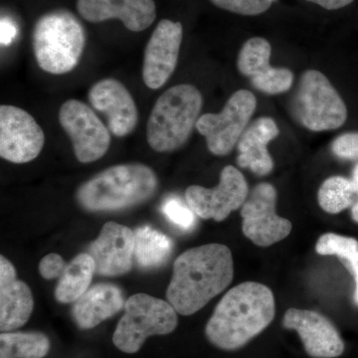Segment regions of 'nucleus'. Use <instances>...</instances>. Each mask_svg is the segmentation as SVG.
<instances>
[{
    "label": "nucleus",
    "mask_w": 358,
    "mask_h": 358,
    "mask_svg": "<svg viewBox=\"0 0 358 358\" xmlns=\"http://www.w3.org/2000/svg\"><path fill=\"white\" fill-rule=\"evenodd\" d=\"M234 275L232 254L222 244L187 250L173 264L166 291L169 303L181 315H192L222 293Z\"/></svg>",
    "instance_id": "1"
},
{
    "label": "nucleus",
    "mask_w": 358,
    "mask_h": 358,
    "mask_svg": "<svg viewBox=\"0 0 358 358\" xmlns=\"http://www.w3.org/2000/svg\"><path fill=\"white\" fill-rule=\"evenodd\" d=\"M275 312L274 294L268 287L242 282L218 303L205 327V336L220 350H239L267 329Z\"/></svg>",
    "instance_id": "2"
},
{
    "label": "nucleus",
    "mask_w": 358,
    "mask_h": 358,
    "mask_svg": "<svg viewBox=\"0 0 358 358\" xmlns=\"http://www.w3.org/2000/svg\"><path fill=\"white\" fill-rule=\"evenodd\" d=\"M159 186L157 174L143 164L110 166L80 186L76 200L89 212L120 211L145 203Z\"/></svg>",
    "instance_id": "3"
},
{
    "label": "nucleus",
    "mask_w": 358,
    "mask_h": 358,
    "mask_svg": "<svg viewBox=\"0 0 358 358\" xmlns=\"http://www.w3.org/2000/svg\"><path fill=\"white\" fill-rule=\"evenodd\" d=\"M203 98L196 87L176 85L157 99L147 124V140L157 152H171L185 145L196 128Z\"/></svg>",
    "instance_id": "4"
},
{
    "label": "nucleus",
    "mask_w": 358,
    "mask_h": 358,
    "mask_svg": "<svg viewBox=\"0 0 358 358\" xmlns=\"http://www.w3.org/2000/svg\"><path fill=\"white\" fill-rule=\"evenodd\" d=\"M85 44L84 27L69 11L44 14L33 30L35 60L49 74L63 75L74 70L82 57Z\"/></svg>",
    "instance_id": "5"
},
{
    "label": "nucleus",
    "mask_w": 358,
    "mask_h": 358,
    "mask_svg": "<svg viewBox=\"0 0 358 358\" xmlns=\"http://www.w3.org/2000/svg\"><path fill=\"white\" fill-rule=\"evenodd\" d=\"M124 310L113 343L129 355L138 352L150 336H166L178 327V315L173 306L150 294H134L126 301Z\"/></svg>",
    "instance_id": "6"
},
{
    "label": "nucleus",
    "mask_w": 358,
    "mask_h": 358,
    "mask_svg": "<svg viewBox=\"0 0 358 358\" xmlns=\"http://www.w3.org/2000/svg\"><path fill=\"white\" fill-rule=\"evenodd\" d=\"M293 112L301 126L312 131H333L343 126L348 119L343 98L317 70H308L301 75Z\"/></svg>",
    "instance_id": "7"
},
{
    "label": "nucleus",
    "mask_w": 358,
    "mask_h": 358,
    "mask_svg": "<svg viewBox=\"0 0 358 358\" xmlns=\"http://www.w3.org/2000/svg\"><path fill=\"white\" fill-rule=\"evenodd\" d=\"M257 99L248 90H239L230 96L218 114H204L196 124L199 133L206 138L209 152L217 157L229 155L255 113Z\"/></svg>",
    "instance_id": "8"
},
{
    "label": "nucleus",
    "mask_w": 358,
    "mask_h": 358,
    "mask_svg": "<svg viewBox=\"0 0 358 358\" xmlns=\"http://www.w3.org/2000/svg\"><path fill=\"white\" fill-rule=\"evenodd\" d=\"M59 122L72 141L80 162L90 164L107 154L110 129L88 105L78 100L66 101L59 110Z\"/></svg>",
    "instance_id": "9"
},
{
    "label": "nucleus",
    "mask_w": 358,
    "mask_h": 358,
    "mask_svg": "<svg viewBox=\"0 0 358 358\" xmlns=\"http://www.w3.org/2000/svg\"><path fill=\"white\" fill-rule=\"evenodd\" d=\"M248 193V183L243 174L234 166H227L221 171L217 186L213 188L189 186L186 189L185 199L188 206L200 218L220 222L231 212L243 206Z\"/></svg>",
    "instance_id": "10"
},
{
    "label": "nucleus",
    "mask_w": 358,
    "mask_h": 358,
    "mask_svg": "<svg viewBox=\"0 0 358 358\" xmlns=\"http://www.w3.org/2000/svg\"><path fill=\"white\" fill-rule=\"evenodd\" d=\"M277 192L270 183H260L241 207L242 231L254 244L268 247L288 237L292 223L275 213Z\"/></svg>",
    "instance_id": "11"
},
{
    "label": "nucleus",
    "mask_w": 358,
    "mask_h": 358,
    "mask_svg": "<svg viewBox=\"0 0 358 358\" xmlns=\"http://www.w3.org/2000/svg\"><path fill=\"white\" fill-rule=\"evenodd\" d=\"M43 129L34 117L15 106L0 107V157L13 164L36 159L44 147Z\"/></svg>",
    "instance_id": "12"
},
{
    "label": "nucleus",
    "mask_w": 358,
    "mask_h": 358,
    "mask_svg": "<svg viewBox=\"0 0 358 358\" xmlns=\"http://www.w3.org/2000/svg\"><path fill=\"white\" fill-rule=\"evenodd\" d=\"M182 36L180 22L159 21L148 40L143 58V79L148 88H162L173 74L178 66Z\"/></svg>",
    "instance_id": "13"
},
{
    "label": "nucleus",
    "mask_w": 358,
    "mask_h": 358,
    "mask_svg": "<svg viewBox=\"0 0 358 358\" xmlns=\"http://www.w3.org/2000/svg\"><path fill=\"white\" fill-rule=\"evenodd\" d=\"M272 47L263 37H253L245 42L238 56L237 68L259 91L268 95H279L291 89L294 74L287 68L270 64Z\"/></svg>",
    "instance_id": "14"
},
{
    "label": "nucleus",
    "mask_w": 358,
    "mask_h": 358,
    "mask_svg": "<svg viewBox=\"0 0 358 358\" xmlns=\"http://www.w3.org/2000/svg\"><path fill=\"white\" fill-rule=\"evenodd\" d=\"M286 329L299 334L306 352L313 358H336L345 352V343L331 320L313 310L289 308L282 320Z\"/></svg>",
    "instance_id": "15"
},
{
    "label": "nucleus",
    "mask_w": 358,
    "mask_h": 358,
    "mask_svg": "<svg viewBox=\"0 0 358 358\" xmlns=\"http://www.w3.org/2000/svg\"><path fill=\"white\" fill-rule=\"evenodd\" d=\"M92 107L102 113L108 129L117 138L133 133L138 122V112L133 96L124 84L108 78L96 82L89 92Z\"/></svg>",
    "instance_id": "16"
},
{
    "label": "nucleus",
    "mask_w": 358,
    "mask_h": 358,
    "mask_svg": "<svg viewBox=\"0 0 358 358\" xmlns=\"http://www.w3.org/2000/svg\"><path fill=\"white\" fill-rule=\"evenodd\" d=\"M134 231L127 226L106 223L88 248L95 261L96 274L117 277L129 273L134 260Z\"/></svg>",
    "instance_id": "17"
},
{
    "label": "nucleus",
    "mask_w": 358,
    "mask_h": 358,
    "mask_svg": "<svg viewBox=\"0 0 358 358\" xmlns=\"http://www.w3.org/2000/svg\"><path fill=\"white\" fill-rule=\"evenodd\" d=\"M77 10L89 22L119 20L133 32L147 29L157 17L154 0H77Z\"/></svg>",
    "instance_id": "18"
},
{
    "label": "nucleus",
    "mask_w": 358,
    "mask_h": 358,
    "mask_svg": "<svg viewBox=\"0 0 358 358\" xmlns=\"http://www.w3.org/2000/svg\"><path fill=\"white\" fill-rule=\"evenodd\" d=\"M34 308L31 289L17 280L15 268L0 257V329L13 331L24 326Z\"/></svg>",
    "instance_id": "19"
},
{
    "label": "nucleus",
    "mask_w": 358,
    "mask_h": 358,
    "mask_svg": "<svg viewBox=\"0 0 358 358\" xmlns=\"http://www.w3.org/2000/svg\"><path fill=\"white\" fill-rule=\"evenodd\" d=\"M279 134L280 129L272 117H263L252 122L237 143L238 166L249 169L257 176L270 173L274 169V162L268 154V145Z\"/></svg>",
    "instance_id": "20"
},
{
    "label": "nucleus",
    "mask_w": 358,
    "mask_h": 358,
    "mask_svg": "<svg viewBox=\"0 0 358 358\" xmlns=\"http://www.w3.org/2000/svg\"><path fill=\"white\" fill-rule=\"evenodd\" d=\"M122 289L109 282L95 285L75 301L72 317L80 329H91L124 308Z\"/></svg>",
    "instance_id": "21"
},
{
    "label": "nucleus",
    "mask_w": 358,
    "mask_h": 358,
    "mask_svg": "<svg viewBox=\"0 0 358 358\" xmlns=\"http://www.w3.org/2000/svg\"><path fill=\"white\" fill-rule=\"evenodd\" d=\"M96 264L89 253H81L66 265L55 289L59 303H75L90 289Z\"/></svg>",
    "instance_id": "22"
},
{
    "label": "nucleus",
    "mask_w": 358,
    "mask_h": 358,
    "mask_svg": "<svg viewBox=\"0 0 358 358\" xmlns=\"http://www.w3.org/2000/svg\"><path fill=\"white\" fill-rule=\"evenodd\" d=\"M134 261L145 270L162 267L173 253L171 238L150 226L134 231Z\"/></svg>",
    "instance_id": "23"
},
{
    "label": "nucleus",
    "mask_w": 358,
    "mask_h": 358,
    "mask_svg": "<svg viewBox=\"0 0 358 358\" xmlns=\"http://www.w3.org/2000/svg\"><path fill=\"white\" fill-rule=\"evenodd\" d=\"M48 336L40 331L0 334V358H44L50 350Z\"/></svg>",
    "instance_id": "24"
},
{
    "label": "nucleus",
    "mask_w": 358,
    "mask_h": 358,
    "mask_svg": "<svg viewBox=\"0 0 358 358\" xmlns=\"http://www.w3.org/2000/svg\"><path fill=\"white\" fill-rule=\"evenodd\" d=\"M357 193L352 180L343 176H331L320 186L317 200L322 210L338 214L352 206Z\"/></svg>",
    "instance_id": "25"
},
{
    "label": "nucleus",
    "mask_w": 358,
    "mask_h": 358,
    "mask_svg": "<svg viewBox=\"0 0 358 358\" xmlns=\"http://www.w3.org/2000/svg\"><path fill=\"white\" fill-rule=\"evenodd\" d=\"M315 251L320 255H336L341 262L348 264L357 255L358 242L355 238L341 236V235L327 233L320 237L315 246Z\"/></svg>",
    "instance_id": "26"
},
{
    "label": "nucleus",
    "mask_w": 358,
    "mask_h": 358,
    "mask_svg": "<svg viewBox=\"0 0 358 358\" xmlns=\"http://www.w3.org/2000/svg\"><path fill=\"white\" fill-rule=\"evenodd\" d=\"M162 211L167 220L182 231L194 229L196 224V214L186 206L178 197H169L162 205Z\"/></svg>",
    "instance_id": "27"
},
{
    "label": "nucleus",
    "mask_w": 358,
    "mask_h": 358,
    "mask_svg": "<svg viewBox=\"0 0 358 358\" xmlns=\"http://www.w3.org/2000/svg\"><path fill=\"white\" fill-rule=\"evenodd\" d=\"M214 6L240 15H260L270 8L273 2L268 0H210Z\"/></svg>",
    "instance_id": "28"
},
{
    "label": "nucleus",
    "mask_w": 358,
    "mask_h": 358,
    "mask_svg": "<svg viewBox=\"0 0 358 358\" xmlns=\"http://www.w3.org/2000/svg\"><path fill=\"white\" fill-rule=\"evenodd\" d=\"M331 150L341 159L358 160V133H345L333 141Z\"/></svg>",
    "instance_id": "29"
},
{
    "label": "nucleus",
    "mask_w": 358,
    "mask_h": 358,
    "mask_svg": "<svg viewBox=\"0 0 358 358\" xmlns=\"http://www.w3.org/2000/svg\"><path fill=\"white\" fill-rule=\"evenodd\" d=\"M66 265L67 264L63 260L62 257L58 255V254H48L40 261V275L46 280L57 279L64 272Z\"/></svg>",
    "instance_id": "30"
},
{
    "label": "nucleus",
    "mask_w": 358,
    "mask_h": 358,
    "mask_svg": "<svg viewBox=\"0 0 358 358\" xmlns=\"http://www.w3.org/2000/svg\"><path fill=\"white\" fill-rule=\"evenodd\" d=\"M16 35H17V27L14 24L13 20L2 17L1 23H0V41H1V45L9 46L15 39Z\"/></svg>",
    "instance_id": "31"
},
{
    "label": "nucleus",
    "mask_w": 358,
    "mask_h": 358,
    "mask_svg": "<svg viewBox=\"0 0 358 358\" xmlns=\"http://www.w3.org/2000/svg\"><path fill=\"white\" fill-rule=\"evenodd\" d=\"M306 1L317 4V6L327 9V10H336V9L350 6L355 0H306Z\"/></svg>",
    "instance_id": "32"
},
{
    "label": "nucleus",
    "mask_w": 358,
    "mask_h": 358,
    "mask_svg": "<svg viewBox=\"0 0 358 358\" xmlns=\"http://www.w3.org/2000/svg\"><path fill=\"white\" fill-rule=\"evenodd\" d=\"M346 268L350 271V273L355 277V303L358 306V252L357 255L353 257L352 260L348 264H345Z\"/></svg>",
    "instance_id": "33"
},
{
    "label": "nucleus",
    "mask_w": 358,
    "mask_h": 358,
    "mask_svg": "<svg viewBox=\"0 0 358 358\" xmlns=\"http://www.w3.org/2000/svg\"><path fill=\"white\" fill-rule=\"evenodd\" d=\"M352 217L355 222L358 223V200L353 203L352 207Z\"/></svg>",
    "instance_id": "34"
},
{
    "label": "nucleus",
    "mask_w": 358,
    "mask_h": 358,
    "mask_svg": "<svg viewBox=\"0 0 358 358\" xmlns=\"http://www.w3.org/2000/svg\"><path fill=\"white\" fill-rule=\"evenodd\" d=\"M352 182L355 183V188H357L358 193V164L353 169L352 171Z\"/></svg>",
    "instance_id": "35"
},
{
    "label": "nucleus",
    "mask_w": 358,
    "mask_h": 358,
    "mask_svg": "<svg viewBox=\"0 0 358 358\" xmlns=\"http://www.w3.org/2000/svg\"><path fill=\"white\" fill-rule=\"evenodd\" d=\"M268 1L275 2V1H277V0H268Z\"/></svg>",
    "instance_id": "36"
}]
</instances>
